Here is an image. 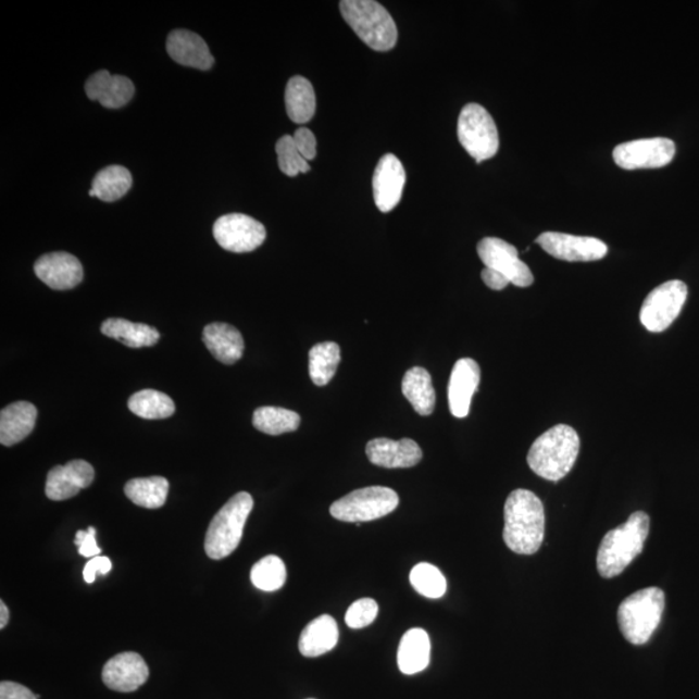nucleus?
<instances>
[{
    "label": "nucleus",
    "mask_w": 699,
    "mask_h": 699,
    "mask_svg": "<svg viewBox=\"0 0 699 699\" xmlns=\"http://www.w3.org/2000/svg\"><path fill=\"white\" fill-rule=\"evenodd\" d=\"M505 545L517 554L539 551L546 532V513L541 500L532 491L519 488L509 495L504 507Z\"/></svg>",
    "instance_id": "1"
},
{
    "label": "nucleus",
    "mask_w": 699,
    "mask_h": 699,
    "mask_svg": "<svg viewBox=\"0 0 699 699\" xmlns=\"http://www.w3.org/2000/svg\"><path fill=\"white\" fill-rule=\"evenodd\" d=\"M579 450L578 433L572 426L560 424L535 440L527 463L539 477L558 482L572 472Z\"/></svg>",
    "instance_id": "2"
},
{
    "label": "nucleus",
    "mask_w": 699,
    "mask_h": 699,
    "mask_svg": "<svg viewBox=\"0 0 699 699\" xmlns=\"http://www.w3.org/2000/svg\"><path fill=\"white\" fill-rule=\"evenodd\" d=\"M650 528L649 515L635 512L623 525L610 531L597 552V570L602 578L612 579L627 569L642 552Z\"/></svg>",
    "instance_id": "3"
},
{
    "label": "nucleus",
    "mask_w": 699,
    "mask_h": 699,
    "mask_svg": "<svg viewBox=\"0 0 699 699\" xmlns=\"http://www.w3.org/2000/svg\"><path fill=\"white\" fill-rule=\"evenodd\" d=\"M339 10L345 22L372 50L385 52L396 47L397 24L382 4L373 0H342Z\"/></svg>",
    "instance_id": "4"
},
{
    "label": "nucleus",
    "mask_w": 699,
    "mask_h": 699,
    "mask_svg": "<svg viewBox=\"0 0 699 699\" xmlns=\"http://www.w3.org/2000/svg\"><path fill=\"white\" fill-rule=\"evenodd\" d=\"M253 507L252 495L239 492L215 514L205 538V552L210 559L223 560L236 551Z\"/></svg>",
    "instance_id": "5"
},
{
    "label": "nucleus",
    "mask_w": 699,
    "mask_h": 699,
    "mask_svg": "<svg viewBox=\"0 0 699 699\" xmlns=\"http://www.w3.org/2000/svg\"><path fill=\"white\" fill-rule=\"evenodd\" d=\"M664 610V592L657 587L637 590L617 609V624L628 642L647 644L660 626Z\"/></svg>",
    "instance_id": "6"
},
{
    "label": "nucleus",
    "mask_w": 699,
    "mask_h": 699,
    "mask_svg": "<svg viewBox=\"0 0 699 699\" xmlns=\"http://www.w3.org/2000/svg\"><path fill=\"white\" fill-rule=\"evenodd\" d=\"M399 505L398 494L389 487L359 488L335 501L332 517L342 522H369L385 517Z\"/></svg>",
    "instance_id": "7"
},
{
    "label": "nucleus",
    "mask_w": 699,
    "mask_h": 699,
    "mask_svg": "<svg viewBox=\"0 0 699 699\" xmlns=\"http://www.w3.org/2000/svg\"><path fill=\"white\" fill-rule=\"evenodd\" d=\"M458 137L460 145L476 160H490L499 151L498 127L491 114L484 107L472 103L463 108L459 115Z\"/></svg>",
    "instance_id": "8"
},
{
    "label": "nucleus",
    "mask_w": 699,
    "mask_h": 699,
    "mask_svg": "<svg viewBox=\"0 0 699 699\" xmlns=\"http://www.w3.org/2000/svg\"><path fill=\"white\" fill-rule=\"evenodd\" d=\"M687 297V284L681 280H671L651 290L640 311L644 327L653 334L666 330L681 315Z\"/></svg>",
    "instance_id": "9"
},
{
    "label": "nucleus",
    "mask_w": 699,
    "mask_h": 699,
    "mask_svg": "<svg viewBox=\"0 0 699 699\" xmlns=\"http://www.w3.org/2000/svg\"><path fill=\"white\" fill-rule=\"evenodd\" d=\"M213 234L223 249L233 253H249L260 248L267 233L261 222L246 214H227L214 223Z\"/></svg>",
    "instance_id": "10"
},
{
    "label": "nucleus",
    "mask_w": 699,
    "mask_h": 699,
    "mask_svg": "<svg viewBox=\"0 0 699 699\" xmlns=\"http://www.w3.org/2000/svg\"><path fill=\"white\" fill-rule=\"evenodd\" d=\"M675 153L671 139L651 138L623 142L614 148L613 159L624 170L660 168L669 165Z\"/></svg>",
    "instance_id": "11"
},
{
    "label": "nucleus",
    "mask_w": 699,
    "mask_h": 699,
    "mask_svg": "<svg viewBox=\"0 0 699 699\" xmlns=\"http://www.w3.org/2000/svg\"><path fill=\"white\" fill-rule=\"evenodd\" d=\"M477 252L487 269L503 274L515 287L527 288L534 283L532 270L520 260L519 250L512 244L498 237H485L478 242Z\"/></svg>",
    "instance_id": "12"
},
{
    "label": "nucleus",
    "mask_w": 699,
    "mask_h": 699,
    "mask_svg": "<svg viewBox=\"0 0 699 699\" xmlns=\"http://www.w3.org/2000/svg\"><path fill=\"white\" fill-rule=\"evenodd\" d=\"M536 242L549 255L567 262L600 261L608 254L606 242L589 236H574L562 233L541 234Z\"/></svg>",
    "instance_id": "13"
},
{
    "label": "nucleus",
    "mask_w": 699,
    "mask_h": 699,
    "mask_svg": "<svg viewBox=\"0 0 699 699\" xmlns=\"http://www.w3.org/2000/svg\"><path fill=\"white\" fill-rule=\"evenodd\" d=\"M405 172L397 155L385 154L373 174L372 187L379 212L389 213L402 200Z\"/></svg>",
    "instance_id": "14"
},
{
    "label": "nucleus",
    "mask_w": 699,
    "mask_h": 699,
    "mask_svg": "<svg viewBox=\"0 0 699 699\" xmlns=\"http://www.w3.org/2000/svg\"><path fill=\"white\" fill-rule=\"evenodd\" d=\"M93 478V467L85 460H73L66 465H58L47 476V498L63 501L76 497L80 490L91 486Z\"/></svg>",
    "instance_id": "15"
},
{
    "label": "nucleus",
    "mask_w": 699,
    "mask_h": 699,
    "mask_svg": "<svg viewBox=\"0 0 699 699\" xmlns=\"http://www.w3.org/2000/svg\"><path fill=\"white\" fill-rule=\"evenodd\" d=\"M101 677L108 688L121 694H130L146 684L149 669L140 654L126 651L105 663Z\"/></svg>",
    "instance_id": "16"
},
{
    "label": "nucleus",
    "mask_w": 699,
    "mask_h": 699,
    "mask_svg": "<svg viewBox=\"0 0 699 699\" xmlns=\"http://www.w3.org/2000/svg\"><path fill=\"white\" fill-rule=\"evenodd\" d=\"M34 273L55 290L76 288L84 280V267L78 258L64 252L40 257L34 264Z\"/></svg>",
    "instance_id": "17"
},
{
    "label": "nucleus",
    "mask_w": 699,
    "mask_h": 699,
    "mask_svg": "<svg viewBox=\"0 0 699 699\" xmlns=\"http://www.w3.org/2000/svg\"><path fill=\"white\" fill-rule=\"evenodd\" d=\"M480 382V370L471 358L459 359L453 365L448 384V404L454 417L464 419L470 415L471 403Z\"/></svg>",
    "instance_id": "18"
},
{
    "label": "nucleus",
    "mask_w": 699,
    "mask_h": 699,
    "mask_svg": "<svg viewBox=\"0 0 699 699\" xmlns=\"http://www.w3.org/2000/svg\"><path fill=\"white\" fill-rule=\"evenodd\" d=\"M366 458L373 465L398 470V467H412L423 459V451L415 440L404 438L392 440L376 438L370 440L365 448Z\"/></svg>",
    "instance_id": "19"
},
{
    "label": "nucleus",
    "mask_w": 699,
    "mask_h": 699,
    "mask_svg": "<svg viewBox=\"0 0 699 699\" xmlns=\"http://www.w3.org/2000/svg\"><path fill=\"white\" fill-rule=\"evenodd\" d=\"M85 91L88 99L110 110H118L130 103L135 87L130 79L124 76H113L108 71H99L87 79Z\"/></svg>",
    "instance_id": "20"
},
{
    "label": "nucleus",
    "mask_w": 699,
    "mask_h": 699,
    "mask_svg": "<svg viewBox=\"0 0 699 699\" xmlns=\"http://www.w3.org/2000/svg\"><path fill=\"white\" fill-rule=\"evenodd\" d=\"M166 49L170 58L180 65L199 71H209L214 65L212 52L199 34L174 30L168 34Z\"/></svg>",
    "instance_id": "21"
},
{
    "label": "nucleus",
    "mask_w": 699,
    "mask_h": 699,
    "mask_svg": "<svg viewBox=\"0 0 699 699\" xmlns=\"http://www.w3.org/2000/svg\"><path fill=\"white\" fill-rule=\"evenodd\" d=\"M203 344L212 352L216 361L223 364L239 362L246 349L244 338L239 330L226 323L207 325L202 335Z\"/></svg>",
    "instance_id": "22"
},
{
    "label": "nucleus",
    "mask_w": 699,
    "mask_h": 699,
    "mask_svg": "<svg viewBox=\"0 0 699 699\" xmlns=\"http://www.w3.org/2000/svg\"><path fill=\"white\" fill-rule=\"evenodd\" d=\"M38 417L36 405L16 402L0 412V444L10 447L22 442L34 430Z\"/></svg>",
    "instance_id": "23"
},
{
    "label": "nucleus",
    "mask_w": 699,
    "mask_h": 699,
    "mask_svg": "<svg viewBox=\"0 0 699 699\" xmlns=\"http://www.w3.org/2000/svg\"><path fill=\"white\" fill-rule=\"evenodd\" d=\"M432 642L426 631H407L398 648V667L404 675H415L430 663Z\"/></svg>",
    "instance_id": "24"
},
{
    "label": "nucleus",
    "mask_w": 699,
    "mask_h": 699,
    "mask_svg": "<svg viewBox=\"0 0 699 699\" xmlns=\"http://www.w3.org/2000/svg\"><path fill=\"white\" fill-rule=\"evenodd\" d=\"M338 637L339 633L335 617L324 614L315 617L304 627L298 648H300L303 657H321L336 647Z\"/></svg>",
    "instance_id": "25"
},
{
    "label": "nucleus",
    "mask_w": 699,
    "mask_h": 699,
    "mask_svg": "<svg viewBox=\"0 0 699 699\" xmlns=\"http://www.w3.org/2000/svg\"><path fill=\"white\" fill-rule=\"evenodd\" d=\"M101 334L132 349L151 348L160 341L159 330L151 325L132 323L125 319H108L101 324Z\"/></svg>",
    "instance_id": "26"
},
{
    "label": "nucleus",
    "mask_w": 699,
    "mask_h": 699,
    "mask_svg": "<svg viewBox=\"0 0 699 699\" xmlns=\"http://www.w3.org/2000/svg\"><path fill=\"white\" fill-rule=\"evenodd\" d=\"M403 396L421 416H429L436 407V390L433 388L430 373L421 366L407 371L402 383Z\"/></svg>",
    "instance_id": "27"
},
{
    "label": "nucleus",
    "mask_w": 699,
    "mask_h": 699,
    "mask_svg": "<svg viewBox=\"0 0 699 699\" xmlns=\"http://www.w3.org/2000/svg\"><path fill=\"white\" fill-rule=\"evenodd\" d=\"M285 107L295 124H308L316 111L314 87L308 78L296 76L289 79L285 90Z\"/></svg>",
    "instance_id": "28"
},
{
    "label": "nucleus",
    "mask_w": 699,
    "mask_h": 699,
    "mask_svg": "<svg viewBox=\"0 0 699 699\" xmlns=\"http://www.w3.org/2000/svg\"><path fill=\"white\" fill-rule=\"evenodd\" d=\"M132 186V173L124 166L113 165L100 170L88 195L98 197L101 201L113 202L130 191Z\"/></svg>",
    "instance_id": "29"
},
{
    "label": "nucleus",
    "mask_w": 699,
    "mask_h": 699,
    "mask_svg": "<svg viewBox=\"0 0 699 699\" xmlns=\"http://www.w3.org/2000/svg\"><path fill=\"white\" fill-rule=\"evenodd\" d=\"M128 499L147 509L164 507L168 494V480L164 477L135 478L125 486Z\"/></svg>",
    "instance_id": "30"
},
{
    "label": "nucleus",
    "mask_w": 699,
    "mask_h": 699,
    "mask_svg": "<svg viewBox=\"0 0 699 699\" xmlns=\"http://www.w3.org/2000/svg\"><path fill=\"white\" fill-rule=\"evenodd\" d=\"M341 362V349L336 342L317 344L310 350L309 372L312 383L325 386L335 377Z\"/></svg>",
    "instance_id": "31"
},
{
    "label": "nucleus",
    "mask_w": 699,
    "mask_h": 699,
    "mask_svg": "<svg viewBox=\"0 0 699 699\" xmlns=\"http://www.w3.org/2000/svg\"><path fill=\"white\" fill-rule=\"evenodd\" d=\"M128 409L146 420H162L174 415L175 404L165 392L147 389L135 392L128 399Z\"/></svg>",
    "instance_id": "32"
},
{
    "label": "nucleus",
    "mask_w": 699,
    "mask_h": 699,
    "mask_svg": "<svg viewBox=\"0 0 699 699\" xmlns=\"http://www.w3.org/2000/svg\"><path fill=\"white\" fill-rule=\"evenodd\" d=\"M300 424L301 417L297 412L280 409V407H261L253 415L255 429L270 436L296 432Z\"/></svg>",
    "instance_id": "33"
},
{
    "label": "nucleus",
    "mask_w": 699,
    "mask_h": 699,
    "mask_svg": "<svg viewBox=\"0 0 699 699\" xmlns=\"http://www.w3.org/2000/svg\"><path fill=\"white\" fill-rule=\"evenodd\" d=\"M253 586L264 592H274L287 582V567L277 556H266L258 561L250 573Z\"/></svg>",
    "instance_id": "34"
},
{
    "label": "nucleus",
    "mask_w": 699,
    "mask_h": 699,
    "mask_svg": "<svg viewBox=\"0 0 699 699\" xmlns=\"http://www.w3.org/2000/svg\"><path fill=\"white\" fill-rule=\"evenodd\" d=\"M410 582L416 592L426 599H440L445 596L447 582L440 570L427 562H421L411 570Z\"/></svg>",
    "instance_id": "35"
},
{
    "label": "nucleus",
    "mask_w": 699,
    "mask_h": 699,
    "mask_svg": "<svg viewBox=\"0 0 699 699\" xmlns=\"http://www.w3.org/2000/svg\"><path fill=\"white\" fill-rule=\"evenodd\" d=\"M277 160L279 167L285 175L297 176L300 173L310 172L309 161L298 151L294 137L285 135L276 142Z\"/></svg>",
    "instance_id": "36"
},
{
    "label": "nucleus",
    "mask_w": 699,
    "mask_h": 699,
    "mask_svg": "<svg viewBox=\"0 0 699 699\" xmlns=\"http://www.w3.org/2000/svg\"><path fill=\"white\" fill-rule=\"evenodd\" d=\"M377 614L378 606L375 600L361 599L349 608L345 615V622L352 629H361L375 622Z\"/></svg>",
    "instance_id": "37"
},
{
    "label": "nucleus",
    "mask_w": 699,
    "mask_h": 699,
    "mask_svg": "<svg viewBox=\"0 0 699 699\" xmlns=\"http://www.w3.org/2000/svg\"><path fill=\"white\" fill-rule=\"evenodd\" d=\"M74 545L78 547V552L86 559L98 558L101 548L97 545V531L95 527H88L86 532H78Z\"/></svg>",
    "instance_id": "38"
},
{
    "label": "nucleus",
    "mask_w": 699,
    "mask_h": 699,
    "mask_svg": "<svg viewBox=\"0 0 699 699\" xmlns=\"http://www.w3.org/2000/svg\"><path fill=\"white\" fill-rule=\"evenodd\" d=\"M294 139L298 151H300L304 160L311 161L316 158V138L314 133L307 127H301L295 133Z\"/></svg>",
    "instance_id": "39"
},
{
    "label": "nucleus",
    "mask_w": 699,
    "mask_h": 699,
    "mask_svg": "<svg viewBox=\"0 0 699 699\" xmlns=\"http://www.w3.org/2000/svg\"><path fill=\"white\" fill-rule=\"evenodd\" d=\"M112 562L110 559L104 558V556H98L86 563L84 569V578L88 585H92L95 579H97V574L107 575L111 573Z\"/></svg>",
    "instance_id": "40"
},
{
    "label": "nucleus",
    "mask_w": 699,
    "mask_h": 699,
    "mask_svg": "<svg viewBox=\"0 0 699 699\" xmlns=\"http://www.w3.org/2000/svg\"><path fill=\"white\" fill-rule=\"evenodd\" d=\"M33 691L22 684L3 682L0 684V699H38Z\"/></svg>",
    "instance_id": "41"
},
{
    "label": "nucleus",
    "mask_w": 699,
    "mask_h": 699,
    "mask_svg": "<svg viewBox=\"0 0 699 699\" xmlns=\"http://www.w3.org/2000/svg\"><path fill=\"white\" fill-rule=\"evenodd\" d=\"M480 276L487 287L494 290H503L509 284H511L503 274H500L498 271L492 269L485 267V270L482 271Z\"/></svg>",
    "instance_id": "42"
},
{
    "label": "nucleus",
    "mask_w": 699,
    "mask_h": 699,
    "mask_svg": "<svg viewBox=\"0 0 699 699\" xmlns=\"http://www.w3.org/2000/svg\"><path fill=\"white\" fill-rule=\"evenodd\" d=\"M10 621L9 608L5 607V603L0 602V628H4Z\"/></svg>",
    "instance_id": "43"
}]
</instances>
